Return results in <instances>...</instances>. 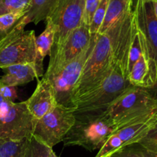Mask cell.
I'll use <instances>...</instances> for the list:
<instances>
[{
	"label": "cell",
	"mask_w": 157,
	"mask_h": 157,
	"mask_svg": "<svg viewBox=\"0 0 157 157\" xmlns=\"http://www.w3.org/2000/svg\"><path fill=\"white\" fill-rule=\"evenodd\" d=\"M116 131L105 109L75 111V123L63 142L65 146H78L93 152L100 149Z\"/></svg>",
	"instance_id": "obj_1"
},
{
	"label": "cell",
	"mask_w": 157,
	"mask_h": 157,
	"mask_svg": "<svg viewBox=\"0 0 157 157\" xmlns=\"http://www.w3.org/2000/svg\"><path fill=\"white\" fill-rule=\"evenodd\" d=\"M105 110L118 130L153 116L157 113V105L148 89L131 86Z\"/></svg>",
	"instance_id": "obj_2"
},
{
	"label": "cell",
	"mask_w": 157,
	"mask_h": 157,
	"mask_svg": "<svg viewBox=\"0 0 157 157\" xmlns=\"http://www.w3.org/2000/svg\"><path fill=\"white\" fill-rule=\"evenodd\" d=\"M113 66L109 32L103 35L98 34L96 45L72 93V106L77 99L98 88L111 72Z\"/></svg>",
	"instance_id": "obj_3"
},
{
	"label": "cell",
	"mask_w": 157,
	"mask_h": 157,
	"mask_svg": "<svg viewBox=\"0 0 157 157\" xmlns=\"http://www.w3.org/2000/svg\"><path fill=\"white\" fill-rule=\"evenodd\" d=\"M27 24L19 20L16 26L0 39V69L16 64L35 63V31H25Z\"/></svg>",
	"instance_id": "obj_4"
},
{
	"label": "cell",
	"mask_w": 157,
	"mask_h": 157,
	"mask_svg": "<svg viewBox=\"0 0 157 157\" xmlns=\"http://www.w3.org/2000/svg\"><path fill=\"white\" fill-rule=\"evenodd\" d=\"M121 66L115 63L111 72L96 90L72 103L75 111H87L106 109V107L131 86Z\"/></svg>",
	"instance_id": "obj_5"
},
{
	"label": "cell",
	"mask_w": 157,
	"mask_h": 157,
	"mask_svg": "<svg viewBox=\"0 0 157 157\" xmlns=\"http://www.w3.org/2000/svg\"><path fill=\"white\" fill-rule=\"evenodd\" d=\"M37 120L26 102L5 100L0 105V138L15 140L32 138Z\"/></svg>",
	"instance_id": "obj_6"
},
{
	"label": "cell",
	"mask_w": 157,
	"mask_h": 157,
	"mask_svg": "<svg viewBox=\"0 0 157 157\" xmlns=\"http://www.w3.org/2000/svg\"><path fill=\"white\" fill-rule=\"evenodd\" d=\"M75 107L57 104L51 111L37 120L33 136L52 148L63 141L75 123Z\"/></svg>",
	"instance_id": "obj_7"
},
{
	"label": "cell",
	"mask_w": 157,
	"mask_h": 157,
	"mask_svg": "<svg viewBox=\"0 0 157 157\" xmlns=\"http://www.w3.org/2000/svg\"><path fill=\"white\" fill-rule=\"evenodd\" d=\"M97 38L98 33L92 34L90 45L50 80L58 104L72 106V93L80 78L84 66L96 45Z\"/></svg>",
	"instance_id": "obj_8"
},
{
	"label": "cell",
	"mask_w": 157,
	"mask_h": 157,
	"mask_svg": "<svg viewBox=\"0 0 157 157\" xmlns=\"http://www.w3.org/2000/svg\"><path fill=\"white\" fill-rule=\"evenodd\" d=\"M84 10L85 0H59L49 16L56 29L50 56L58 52L71 32L82 25Z\"/></svg>",
	"instance_id": "obj_9"
},
{
	"label": "cell",
	"mask_w": 157,
	"mask_h": 157,
	"mask_svg": "<svg viewBox=\"0 0 157 157\" xmlns=\"http://www.w3.org/2000/svg\"><path fill=\"white\" fill-rule=\"evenodd\" d=\"M92 34L90 27L82 22L66 38L58 52L50 56L49 64L44 77L51 80L69 62L78 56L91 42Z\"/></svg>",
	"instance_id": "obj_10"
},
{
	"label": "cell",
	"mask_w": 157,
	"mask_h": 157,
	"mask_svg": "<svg viewBox=\"0 0 157 157\" xmlns=\"http://www.w3.org/2000/svg\"><path fill=\"white\" fill-rule=\"evenodd\" d=\"M139 30L143 52L129 72L128 80L134 86L149 89L153 86L157 80V64L149 55L144 35L140 29Z\"/></svg>",
	"instance_id": "obj_11"
},
{
	"label": "cell",
	"mask_w": 157,
	"mask_h": 157,
	"mask_svg": "<svg viewBox=\"0 0 157 157\" xmlns=\"http://www.w3.org/2000/svg\"><path fill=\"white\" fill-rule=\"evenodd\" d=\"M133 11L137 25L146 38L149 55L157 64V19L153 4L136 2Z\"/></svg>",
	"instance_id": "obj_12"
},
{
	"label": "cell",
	"mask_w": 157,
	"mask_h": 157,
	"mask_svg": "<svg viewBox=\"0 0 157 157\" xmlns=\"http://www.w3.org/2000/svg\"><path fill=\"white\" fill-rule=\"evenodd\" d=\"M25 102L31 114L37 120L51 111L58 103L50 80L43 76L38 82L34 93Z\"/></svg>",
	"instance_id": "obj_13"
},
{
	"label": "cell",
	"mask_w": 157,
	"mask_h": 157,
	"mask_svg": "<svg viewBox=\"0 0 157 157\" xmlns=\"http://www.w3.org/2000/svg\"><path fill=\"white\" fill-rule=\"evenodd\" d=\"M2 69L5 75L0 78V83L11 86L24 85L41 76L35 63L13 65Z\"/></svg>",
	"instance_id": "obj_14"
},
{
	"label": "cell",
	"mask_w": 157,
	"mask_h": 157,
	"mask_svg": "<svg viewBox=\"0 0 157 157\" xmlns=\"http://www.w3.org/2000/svg\"><path fill=\"white\" fill-rule=\"evenodd\" d=\"M157 124V113L148 120L133 123L116 130V133L121 139L123 147L137 143L143 140Z\"/></svg>",
	"instance_id": "obj_15"
},
{
	"label": "cell",
	"mask_w": 157,
	"mask_h": 157,
	"mask_svg": "<svg viewBox=\"0 0 157 157\" xmlns=\"http://www.w3.org/2000/svg\"><path fill=\"white\" fill-rule=\"evenodd\" d=\"M133 0H109L105 16L98 34L106 33L132 10Z\"/></svg>",
	"instance_id": "obj_16"
},
{
	"label": "cell",
	"mask_w": 157,
	"mask_h": 157,
	"mask_svg": "<svg viewBox=\"0 0 157 157\" xmlns=\"http://www.w3.org/2000/svg\"><path fill=\"white\" fill-rule=\"evenodd\" d=\"M46 29L44 31L36 38V60L35 64L40 75H43V62L45 57L50 55L51 49L54 43L56 29L50 18L46 19Z\"/></svg>",
	"instance_id": "obj_17"
},
{
	"label": "cell",
	"mask_w": 157,
	"mask_h": 157,
	"mask_svg": "<svg viewBox=\"0 0 157 157\" xmlns=\"http://www.w3.org/2000/svg\"><path fill=\"white\" fill-rule=\"evenodd\" d=\"M59 2V0H30L22 19L26 24L33 22L36 25L52 15Z\"/></svg>",
	"instance_id": "obj_18"
},
{
	"label": "cell",
	"mask_w": 157,
	"mask_h": 157,
	"mask_svg": "<svg viewBox=\"0 0 157 157\" xmlns=\"http://www.w3.org/2000/svg\"><path fill=\"white\" fill-rule=\"evenodd\" d=\"M27 141L0 138V157H25Z\"/></svg>",
	"instance_id": "obj_19"
},
{
	"label": "cell",
	"mask_w": 157,
	"mask_h": 157,
	"mask_svg": "<svg viewBox=\"0 0 157 157\" xmlns=\"http://www.w3.org/2000/svg\"><path fill=\"white\" fill-rule=\"evenodd\" d=\"M111 157H157V152L149 150L140 143H134L120 149Z\"/></svg>",
	"instance_id": "obj_20"
},
{
	"label": "cell",
	"mask_w": 157,
	"mask_h": 157,
	"mask_svg": "<svg viewBox=\"0 0 157 157\" xmlns=\"http://www.w3.org/2000/svg\"><path fill=\"white\" fill-rule=\"evenodd\" d=\"M52 149L33 136L27 141L25 157H50Z\"/></svg>",
	"instance_id": "obj_21"
},
{
	"label": "cell",
	"mask_w": 157,
	"mask_h": 157,
	"mask_svg": "<svg viewBox=\"0 0 157 157\" xmlns=\"http://www.w3.org/2000/svg\"><path fill=\"white\" fill-rule=\"evenodd\" d=\"M123 148V143L116 133H113L99 149L96 157H111L112 155Z\"/></svg>",
	"instance_id": "obj_22"
},
{
	"label": "cell",
	"mask_w": 157,
	"mask_h": 157,
	"mask_svg": "<svg viewBox=\"0 0 157 157\" xmlns=\"http://www.w3.org/2000/svg\"><path fill=\"white\" fill-rule=\"evenodd\" d=\"M137 23V22H136ZM143 52V48H142L141 41H140V30H139L138 25H137V30L132 39V43H131L130 49L129 51V56H128V63H127V73L129 75V72L132 70V67L136 64L138 59H140V56Z\"/></svg>",
	"instance_id": "obj_23"
},
{
	"label": "cell",
	"mask_w": 157,
	"mask_h": 157,
	"mask_svg": "<svg viewBox=\"0 0 157 157\" xmlns=\"http://www.w3.org/2000/svg\"><path fill=\"white\" fill-rule=\"evenodd\" d=\"M30 0H0V16L24 12Z\"/></svg>",
	"instance_id": "obj_24"
},
{
	"label": "cell",
	"mask_w": 157,
	"mask_h": 157,
	"mask_svg": "<svg viewBox=\"0 0 157 157\" xmlns=\"http://www.w3.org/2000/svg\"><path fill=\"white\" fill-rule=\"evenodd\" d=\"M25 11L0 16V39L10 33L23 17Z\"/></svg>",
	"instance_id": "obj_25"
},
{
	"label": "cell",
	"mask_w": 157,
	"mask_h": 157,
	"mask_svg": "<svg viewBox=\"0 0 157 157\" xmlns=\"http://www.w3.org/2000/svg\"><path fill=\"white\" fill-rule=\"evenodd\" d=\"M108 1L109 0H101L99 6L96 9L90 25V31L91 34H97L99 33V29L105 18Z\"/></svg>",
	"instance_id": "obj_26"
},
{
	"label": "cell",
	"mask_w": 157,
	"mask_h": 157,
	"mask_svg": "<svg viewBox=\"0 0 157 157\" xmlns=\"http://www.w3.org/2000/svg\"><path fill=\"white\" fill-rule=\"evenodd\" d=\"M101 0H85V10H84L83 23L90 27L93 19V15L99 6Z\"/></svg>",
	"instance_id": "obj_27"
},
{
	"label": "cell",
	"mask_w": 157,
	"mask_h": 157,
	"mask_svg": "<svg viewBox=\"0 0 157 157\" xmlns=\"http://www.w3.org/2000/svg\"><path fill=\"white\" fill-rule=\"evenodd\" d=\"M137 143H140L149 150L157 152V126Z\"/></svg>",
	"instance_id": "obj_28"
},
{
	"label": "cell",
	"mask_w": 157,
	"mask_h": 157,
	"mask_svg": "<svg viewBox=\"0 0 157 157\" xmlns=\"http://www.w3.org/2000/svg\"><path fill=\"white\" fill-rule=\"evenodd\" d=\"M0 93L3 99L10 102H14L17 99V92L16 86L0 83Z\"/></svg>",
	"instance_id": "obj_29"
},
{
	"label": "cell",
	"mask_w": 157,
	"mask_h": 157,
	"mask_svg": "<svg viewBox=\"0 0 157 157\" xmlns=\"http://www.w3.org/2000/svg\"><path fill=\"white\" fill-rule=\"evenodd\" d=\"M148 90H149L151 96H152L154 102H155V104H156L157 105V80L156 82H155V85H154L152 87H151V88L148 89Z\"/></svg>",
	"instance_id": "obj_30"
},
{
	"label": "cell",
	"mask_w": 157,
	"mask_h": 157,
	"mask_svg": "<svg viewBox=\"0 0 157 157\" xmlns=\"http://www.w3.org/2000/svg\"><path fill=\"white\" fill-rule=\"evenodd\" d=\"M136 2L146 3V2H157V0H136Z\"/></svg>",
	"instance_id": "obj_31"
},
{
	"label": "cell",
	"mask_w": 157,
	"mask_h": 157,
	"mask_svg": "<svg viewBox=\"0 0 157 157\" xmlns=\"http://www.w3.org/2000/svg\"><path fill=\"white\" fill-rule=\"evenodd\" d=\"M153 4V9H154V13H155V16L157 19V2H152Z\"/></svg>",
	"instance_id": "obj_32"
},
{
	"label": "cell",
	"mask_w": 157,
	"mask_h": 157,
	"mask_svg": "<svg viewBox=\"0 0 157 157\" xmlns=\"http://www.w3.org/2000/svg\"><path fill=\"white\" fill-rule=\"evenodd\" d=\"M50 157H59V156L55 153V152H54V151L52 149V151H51V152H50Z\"/></svg>",
	"instance_id": "obj_33"
},
{
	"label": "cell",
	"mask_w": 157,
	"mask_h": 157,
	"mask_svg": "<svg viewBox=\"0 0 157 157\" xmlns=\"http://www.w3.org/2000/svg\"><path fill=\"white\" fill-rule=\"evenodd\" d=\"M4 101H5V99H3V97H2V95H1V93H0V105H2V103L4 102Z\"/></svg>",
	"instance_id": "obj_34"
},
{
	"label": "cell",
	"mask_w": 157,
	"mask_h": 157,
	"mask_svg": "<svg viewBox=\"0 0 157 157\" xmlns=\"http://www.w3.org/2000/svg\"><path fill=\"white\" fill-rule=\"evenodd\" d=\"M156 126H157V124H156Z\"/></svg>",
	"instance_id": "obj_35"
}]
</instances>
